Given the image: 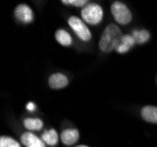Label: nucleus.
Returning <instances> with one entry per match:
<instances>
[{"label":"nucleus","mask_w":157,"mask_h":147,"mask_svg":"<svg viewBox=\"0 0 157 147\" xmlns=\"http://www.w3.org/2000/svg\"><path fill=\"white\" fill-rule=\"evenodd\" d=\"M122 37L123 35L121 33V30L117 25H115V24L107 25L103 30V33L101 35V39L98 41L100 50L105 53H110L111 51H116L121 44Z\"/></svg>","instance_id":"obj_1"},{"label":"nucleus","mask_w":157,"mask_h":147,"mask_svg":"<svg viewBox=\"0 0 157 147\" xmlns=\"http://www.w3.org/2000/svg\"><path fill=\"white\" fill-rule=\"evenodd\" d=\"M81 18L82 20L89 24V25H98L103 19V10L98 4L89 2L81 11Z\"/></svg>","instance_id":"obj_2"},{"label":"nucleus","mask_w":157,"mask_h":147,"mask_svg":"<svg viewBox=\"0 0 157 147\" xmlns=\"http://www.w3.org/2000/svg\"><path fill=\"white\" fill-rule=\"evenodd\" d=\"M110 10L114 19L120 25H127L132 19V14H131L130 10L128 8L125 4L121 2V1H114L111 4Z\"/></svg>","instance_id":"obj_3"},{"label":"nucleus","mask_w":157,"mask_h":147,"mask_svg":"<svg viewBox=\"0 0 157 147\" xmlns=\"http://www.w3.org/2000/svg\"><path fill=\"white\" fill-rule=\"evenodd\" d=\"M68 25L82 41H89L92 39V32L82 19L73 15L68 19Z\"/></svg>","instance_id":"obj_4"},{"label":"nucleus","mask_w":157,"mask_h":147,"mask_svg":"<svg viewBox=\"0 0 157 147\" xmlns=\"http://www.w3.org/2000/svg\"><path fill=\"white\" fill-rule=\"evenodd\" d=\"M14 17L15 19L22 24H29L34 19L32 8L26 4H20L14 10Z\"/></svg>","instance_id":"obj_5"},{"label":"nucleus","mask_w":157,"mask_h":147,"mask_svg":"<svg viewBox=\"0 0 157 147\" xmlns=\"http://www.w3.org/2000/svg\"><path fill=\"white\" fill-rule=\"evenodd\" d=\"M20 139H21V144L25 147H46L42 139H40L38 135L31 133V132L22 133Z\"/></svg>","instance_id":"obj_6"},{"label":"nucleus","mask_w":157,"mask_h":147,"mask_svg":"<svg viewBox=\"0 0 157 147\" xmlns=\"http://www.w3.org/2000/svg\"><path fill=\"white\" fill-rule=\"evenodd\" d=\"M60 139L66 146H71L76 144L80 139V133L76 128H67L63 129L60 134Z\"/></svg>","instance_id":"obj_7"},{"label":"nucleus","mask_w":157,"mask_h":147,"mask_svg":"<svg viewBox=\"0 0 157 147\" xmlns=\"http://www.w3.org/2000/svg\"><path fill=\"white\" fill-rule=\"evenodd\" d=\"M48 85L53 89H61L68 85V78L63 73H54L49 77Z\"/></svg>","instance_id":"obj_8"},{"label":"nucleus","mask_w":157,"mask_h":147,"mask_svg":"<svg viewBox=\"0 0 157 147\" xmlns=\"http://www.w3.org/2000/svg\"><path fill=\"white\" fill-rule=\"evenodd\" d=\"M141 117L147 122L157 124V107L151 106V105H147V106L142 107V109H141Z\"/></svg>","instance_id":"obj_9"},{"label":"nucleus","mask_w":157,"mask_h":147,"mask_svg":"<svg viewBox=\"0 0 157 147\" xmlns=\"http://www.w3.org/2000/svg\"><path fill=\"white\" fill-rule=\"evenodd\" d=\"M134 45H136V41L134 39V37L131 34H124L122 37V39H121V44L117 47L116 52H118V53H127Z\"/></svg>","instance_id":"obj_10"},{"label":"nucleus","mask_w":157,"mask_h":147,"mask_svg":"<svg viewBox=\"0 0 157 147\" xmlns=\"http://www.w3.org/2000/svg\"><path fill=\"white\" fill-rule=\"evenodd\" d=\"M59 138L60 135L58 134L56 129H48V131H45L44 134H42V140L46 145H49V146H55L58 145L59 142Z\"/></svg>","instance_id":"obj_11"},{"label":"nucleus","mask_w":157,"mask_h":147,"mask_svg":"<svg viewBox=\"0 0 157 147\" xmlns=\"http://www.w3.org/2000/svg\"><path fill=\"white\" fill-rule=\"evenodd\" d=\"M55 39L62 46H71L73 42L71 34L68 33L67 31H65V30H58L55 32Z\"/></svg>","instance_id":"obj_12"},{"label":"nucleus","mask_w":157,"mask_h":147,"mask_svg":"<svg viewBox=\"0 0 157 147\" xmlns=\"http://www.w3.org/2000/svg\"><path fill=\"white\" fill-rule=\"evenodd\" d=\"M24 126L29 131H40L44 127V122L38 118H26L24 120Z\"/></svg>","instance_id":"obj_13"},{"label":"nucleus","mask_w":157,"mask_h":147,"mask_svg":"<svg viewBox=\"0 0 157 147\" xmlns=\"http://www.w3.org/2000/svg\"><path fill=\"white\" fill-rule=\"evenodd\" d=\"M131 35L134 37L136 44H138V45L145 44L147 41L150 39V33L147 30H135V31H132Z\"/></svg>","instance_id":"obj_14"},{"label":"nucleus","mask_w":157,"mask_h":147,"mask_svg":"<svg viewBox=\"0 0 157 147\" xmlns=\"http://www.w3.org/2000/svg\"><path fill=\"white\" fill-rule=\"evenodd\" d=\"M0 147H21L20 144L13 138L10 137H1L0 138Z\"/></svg>","instance_id":"obj_15"},{"label":"nucleus","mask_w":157,"mask_h":147,"mask_svg":"<svg viewBox=\"0 0 157 147\" xmlns=\"http://www.w3.org/2000/svg\"><path fill=\"white\" fill-rule=\"evenodd\" d=\"M63 5H69V6H75V7H83L87 6L89 2L87 0H62Z\"/></svg>","instance_id":"obj_16"},{"label":"nucleus","mask_w":157,"mask_h":147,"mask_svg":"<svg viewBox=\"0 0 157 147\" xmlns=\"http://www.w3.org/2000/svg\"><path fill=\"white\" fill-rule=\"evenodd\" d=\"M27 109L32 112V111H34V109H35V105H34L33 102H29V104H27Z\"/></svg>","instance_id":"obj_17"},{"label":"nucleus","mask_w":157,"mask_h":147,"mask_svg":"<svg viewBox=\"0 0 157 147\" xmlns=\"http://www.w3.org/2000/svg\"><path fill=\"white\" fill-rule=\"evenodd\" d=\"M76 147H88V146H86V145H80V146H76Z\"/></svg>","instance_id":"obj_18"}]
</instances>
